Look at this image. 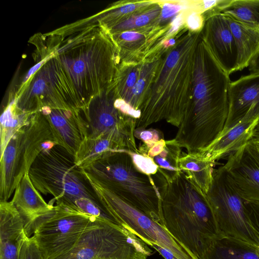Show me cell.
I'll return each instance as SVG.
<instances>
[{
    "mask_svg": "<svg viewBox=\"0 0 259 259\" xmlns=\"http://www.w3.org/2000/svg\"><path fill=\"white\" fill-rule=\"evenodd\" d=\"M42 41L45 50L52 55L44 67L57 93L70 107L82 110L113 83L120 61L104 27L51 32L44 34Z\"/></svg>",
    "mask_w": 259,
    "mask_h": 259,
    "instance_id": "obj_1",
    "label": "cell"
},
{
    "mask_svg": "<svg viewBox=\"0 0 259 259\" xmlns=\"http://www.w3.org/2000/svg\"><path fill=\"white\" fill-rule=\"evenodd\" d=\"M229 75L202 35L195 55L189 103L174 139L188 153L201 151L223 131L229 111Z\"/></svg>",
    "mask_w": 259,
    "mask_h": 259,
    "instance_id": "obj_2",
    "label": "cell"
},
{
    "mask_svg": "<svg viewBox=\"0 0 259 259\" xmlns=\"http://www.w3.org/2000/svg\"><path fill=\"white\" fill-rule=\"evenodd\" d=\"M201 31L185 25L176 44L165 51L150 88L139 110L136 128L162 120L179 127L189 101L195 55Z\"/></svg>",
    "mask_w": 259,
    "mask_h": 259,
    "instance_id": "obj_3",
    "label": "cell"
},
{
    "mask_svg": "<svg viewBox=\"0 0 259 259\" xmlns=\"http://www.w3.org/2000/svg\"><path fill=\"white\" fill-rule=\"evenodd\" d=\"M164 176L166 182L159 188L164 228L199 259L218 237L206 195L181 170L172 177Z\"/></svg>",
    "mask_w": 259,
    "mask_h": 259,
    "instance_id": "obj_4",
    "label": "cell"
},
{
    "mask_svg": "<svg viewBox=\"0 0 259 259\" xmlns=\"http://www.w3.org/2000/svg\"><path fill=\"white\" fill-rule=\"evenodd\" d=\"M28 174L41 193L83 213L123 226L105 207L74 156L57 144L42 150Z\"/></svg>",
    "mask_w": 259,
    "mask_h": 259,
    "instance_id": "obj_5",
    "label": "cell"
},
{
    "mask_svg": "<svg viewBox=\"0 0 259 259\" xmlns=\"http://www.w3.org/2000/svg\"><path fill=\"white\" fill-rule=\"evenodd\" d=\"M81 168L89 179L164 227L159 187L137 167L132 153L109 152Z\"/></svg>",
    "mask_w": 259,
    "mask_h": 259,
    "instance_id": "obj_6",
    "label": "cell"
},
{
    "mask_svg": "<svg viewBox=\"0 0 259 259\" xmlns=\"http://www.w3.org/2000/svg\"><path fill=\"white\" fill-rule=\"evenodd\" d=\"M56 145L47 120L37 111L0 155V201H8L39 153Z\"/></svg>",
    "mask_w": 259,
    "mask_h": 259,
    "instance_id": "obj_7",
    "label": "cell"
},
{
    "mask_svg": "<svg viewBox=\"0 0 259 259\" xmlns=\"http://www.w3.org/2000/svg\"><path fill=\"white\" fill-rule=\"evenodd\" d=\"M151 253L127 227L97 218L70 250L56 259H147Z\"/></svg>",
    "mask_w": 259,
    "mask_h": 259,
    "instance_id": "obj_8",
    "label": "cell"
},
{
    "mask_svg": "<svg viewBox=\"0 0 259 259\" xmlns=\"http://www.w3.org/2000/svg\"><path fill=\"white\" fill-rule=\"evenodd\" d=\"M206 197L218 237L233 238L259 246V236L250 219L245 201L235 188L223 165L214 169Z\"/></svg>",
    "mask_w": 259,
    "mask_h": 259,
    "instance_id": "obj_9",
    "label": "cell"
},
{
    "mask_svg": "<svg viewBox=\"0 0 259 259\" xmlns=\"http://www.w3.org/2000/svg\"><path fill=\"white\" fill-rule=\"evenodd\" d=\"M115 98L113 83L94 96L80 110L86 124V138L106 139L120 151L138 154L134 135L137 119L121 110Z\"/></svg>",
    "mask_w": 259,
    "mask_h": 259,
    "instance_id": "obj_10",
    "label": "cell"
},
{
    "mask_svg": "<svg viewBox=\"0 0 259 259\" xmlns=\"http://www.w3.org/2000/svg\"><path fill=\"white\" fill-rule=\"evenodd\" d=\"M97 218L56 203L36 224L32 236L44 259H56L70 250Z\"/></svg>",
    "mask_w": 259,
    "mask_h": 259,
    "instance_id": "obj_11",
    "label": "cell"
},
{
    "mask_svg": "<svg viewBox=\"0 0 259 259\" xmlns=\"http://www.w3.org/2000/svg\"><path fill=\"white\" fill-rule=\"evenodd\" d=\"M101 201L124 227L147 245L153 243L171 252L178 259H195L166 229L139 209L88 178Z\"/></svg>",
    "mask_w": 259,
    "mask_h": 259,
    "instance_id": "obj_12",
    "label": "cell"
},
{
    "mask_svg": "<svg viewBox=\"0 0 259 259\" xmlns=\"http://www.w3.org/2000/svg\"><path fill=\"white\" fill-rule=\"evenodd\" d=\"M223 166L245 201L259 202V152L253 140L229 154Z\"/></svg>",
    "mask_w": 259,
    "mask_h": 259,
    "instance_id": "obj_13",
    "label": "cell"
},
{
    "mask_svg": "<svg viewBox=\"0 0 259 259\" xmlns=\"http://www.w3.org/2000/svg\"><path fill=\"white\" fill-rule=\"evenodd\" d=\"M39 111L47 120L57 144L75 156L87 137L85 120L80 110L68 106H40Z\"/></svg>",
    "mask_w": 259,
    "mask_h": 259,
    "instance_id": "obj_14",
    "label": "cell"
},
{
    "mask_svg": "<svg viewBox=\"0 0 259 259\" xmlns=\"http://www.w3.org/2000/svg\"><path fill=\"white\" fill-rule=\"evenodd\" d=\"M201 35L225 71L229 75L237 71V48L227 17L220 12L206 16Z\"/></svg>",
    "mask_w": 259,
    "mask_h": 259,
    "instance_id": "obj_15",
    "label": "cell"
},
{
    "mask_svg": "<svg viewBox=\"0 0 259 259\" xmlns=\"http://www.w3.org/2000/svg\"><path fill=\"white\" fill-rule=\"evenodd\" d=\"M251 118L259 119V73L241 76L231 82L229 111L223 130Z\"/></svg>",
    "mask_w": 259,
    "mask_h": 259,
    "instance_id": "obj_16",
    "label": "cell"
},
{
    "mask_svg": "<svg viewBox=\"0 0 259 259\" xmlns=\"http://www.w3.org/2000/svg\"><path fill=\"white\" fill-rule=\"evenodd\" d=\"M20 215L27 237L33 234L35 226L40 219L53 208V203H47L32 184L28 172L18 183L11 201Z\"/></svg>",
    "mask_w": 259,
    "mask_h": 259,
    "instance_id": "obj_17",
    "label": "cell"
},
{
    "mask_svg": "<svg viewBox=\"0 0 259 259\" xmlns=\"http://www.w3.org/2000/svg\"><path fill=\"white\" fill-rule=\"evenodd\" d=\"M258 120L257 118L245 119L223 130L211 143L199 152L215 163L251 140Z\"/></svg>",
    "mask_w": 259,
    "mask_h": 259,
    "instance_id": "obj_18",
    "label": "cell"
},
{
    "mask_svg": "<svg viewBox=\"0 0 259 259\" xmlns=\"http://www.w3.org/2000/svg\"><path fill=\"white\" fill-rule=\"evenodd\" d=\"M26 237L22 219L11 201H0V259H18Z\"/></svg>",
    "mask_w": 259,
    "mask_h": 259,
    "instance_id": "obj_19",
    "label": "cell"
},
{
    "mask_svg": "<svg viewBox=\"0 0 259 259\" xmlns=\"http://www.w3.org/2000/svg\"><path fill=\"white\" fill-rule=\"evenodd\" d=\"M156 1H122L112 4L90 18L73 23L77 29L100 25L108 30L133 15L152 5Z\"/></svg>",
    "mask_w": 259,
    "mask_h": 259,
    "instance_id": "obj_20",
    "label": "cell"
},
{
    "mask_svg": "<svg viewBox=\"0 0 259 259\" xmlns=\"http://www.w3.org/2000/svg\"><path fill=\"white\" fill-rule=\"evenodd\" d=\"M138 150L139 153L150 158L165 176L172 177L180 171L181 148L174 139H162L151 144L142 143Z\"/></svg>",
    "mask_w": 259,
    "mask_h": 259,
    "instance_id": "obj_21",
    "label": "cell"
},
{
    "mask_svg": "<svg viewBox=\"0 0 259 259\" xmlns=\"http://www.w3.org/2000/svg\"><path fill=\"white\" fill-rule=\"evenodd\" d=\"M199 259H259V246L233 238L218 237Z\"/></svg>",
    "mask_w": 259,
    "mask_h": 259,
    "instance_id": "obj_22",
    "label": "cell"
},
{
    "mask_svg": "<svg viewBox=\"0 0 259 259\" xmlns=\"http://www.w3.org/2000/svg\"><path fill=\"white\" fill-rule=\"evenodd\" d=\"M227 18L237 48V71L241 70L249 66L259 51V30Z\"/></svg>",
    "mask_w": 259,
    "mask_h": 259,
    "instance_id": "obj_23",
    "label": "cell"
},
{
    "mask_svg": "<svg viewBox=\"0 0 259 259\" xmlns=\"http://www.w3.org/2000/svg\"><path fill=\"white\" fill-rule=\"evenodd\" d=\"M215 163L200 152L182 153L179 168L206 195L212 182Z\"/></svg>",
    "mask_w": 259,
    "mask_h": 259,
    "instance_id": "obj_24",
    "label": "cell"
},
{
    "mask_svg": "<svg viewBox=\"0 0 259 259\" xmlns=\"http://www.w3.org/2000/svg\"><path fill=\"white\" fill-rule=\"evenodd\" d=\"M35 114V113H34ZM34 114L24 112L16 106L14 96L9 98L1 116V154L12 137L25 125Z\"/></svg>",
    "mask_w": 259,
    "mask_h": 259,
    "instance_id": "obj_25",
    "label": "cell"
},
{
    "mask_svg": "<svg viewBox=\"0 0 259 259\" xmlns=\"http://www.w3.org/2000/svg\"><path fill=\"white\" fill-rule=\"evenodd\" d=\"M220 13L253 29L259 30V0H230Z\"/></svg>",
    "mask_w": 259,
    "mask_h": 259,
    "instance_id": "obj_26",
    "label": "cell"
},
{
    "mask_svg": "<svg viewBox=\"0 0 259 259\" xmlns=\"http://www.w3.org/2000/svg\"><path fill=\"white\" fill-rule=\"evenodd\" d=\"M161 1L152 5L116 24L108 31L110 34L127 30H136L150 26H159L158 20L161 11Z\"/></svg>",
    "mask_w": 259,
    "mask_h": 259,
    "instance_id": "obj_27",
    "label": "cell"
},
{
    "mask_svg": "<svg viewBox=\"0 0 259 259\" xmlns=\"http://www.w3.org/2000/svg\"><path fill=\"white\" fill-rule=\"evenodd\" d=\"M120 151L112 142L103 139L86 138L81 143L74 156L77 166L83 167L107 153Z\"/></svg>",
    "mask_w": 259,
    "mask_h": 259,
    "instance_id": "obj_28",
    "label": "cell"
},
{
    "mask_svg": "<svg viewBox=\"0 0 259 259\" xmlns=\"http://www.w3.org/2000/svg\"><path fill=\"white\" fill-rule=\"evenodd\" d=\"M192 1H161V11L158 24L160 26L169 24L174 17L190 7Z\"/></svg>",
    "mask_w": 259,
    "mask_h": 259,
    "instance_id": "obj_29",
    "label": "cell"
},
{
    "mask_svg": "<svg viewBox=\"0 0 259 259\" xmlns=\"http://www.w3.org/2000/svg\"><path fill=\"white\" fill-rule=\"evenodd\" d=\"M18 259H44L34 237H26L20 247Z\"/></svg>",
    "mask_w": 259,
    "mask_h": 259,
    "instance_id": "obj_30",
    "label": "cell"
},
{
    "mask_svg": "<svg viewBox=\"0 0 259 259\" xmlns=\"http://www.w3.org/2000/svg\"><path fill=\"white\" fill-rule=\"evenodd\" d=\"M133 160L138 168L151 176L158 172V167L149 157L140 153H132Z\"/></svg>",
    "mask_w": 259,
    "mask_h": 259,
    "instance_id": "obj_31",
    "label": "cell"
},
{
    "mask_svg": "<svg viewBox=\"0 0 259 259\" xmlns=\"http://www.w3.org/2000/svg\"><path fill=\"white\" fill-rule=\"evenodd\" d=\"M134 135L135 138L146 144H153L164 139L163 133L158 129L137 128Z\"/></svg>",
    "mask_w": 259,
    "mask_h": 259,
    "instance_id": "obj_32",
    "label": "cell"
},
{
    "mask_svg": "<svg viewBox=\"0 0 259 259\" xmlns=\"http://www.w3.org/2000/svg\"><path fill=\"white\" fill-rule=\"evenodd\" d=\"M245 205L251 222L259 236V202L245 201Z\"/></svg>",
    "mask_w": 259,
    "mask_h": 259,
    "instance_id": "obj_33",
    "label": "cell"
},
{
    "mask_svg": "<svg viewBox=\"0 0 259 259\" xmlns=\"http://www.w3.org/2000/svg\"><path fill=\"white\" fill-rule=\"evenodd\" d=\"M148 245L157 250L165 259H178L171 252L158 245L149 243Z\"/></svg>",
    "mask_w": 259,
    "mask_h": 259,
    "instance_id": "obj_34",
    "label": "cell"
},
{
    "mask_svg": "<svg viewBox=\"0 0 259 259\" xmlns=\"http://www.w3.org/2000/svg\"><path fill=\"white\" fill-rule=\"evenodd\" d=\"M248 67L250 73H259V51L250 61Z\"/></svg>",
    "mask_w": 259,
    "mask_h": 259,
    "instance_id": "obj_35",
    "label": "cell"
},
{
    "mask_svg": "<svg viewBox=\"0 0 259 259\" xmlns=\"http://www.w3.org/2000/svg\"><path fill=\"white\" fill-rule=\"evenodd\" d=\"M258 145H259V140L258 141H254Z\"/></svg>",
    "mask_w": 259,
    "mask_h": 259,
    "instance_id": "obj_36",
    "label": "cell"
},
{
    "mask_svg": "<svg viewBox=\"0 0 259 259\" xmlns=\"http://www.w3.org/2000/svg\"><path fill=\"white\" fill-rule=\"evenodd\" d=\"M256 143V142H255ZM257 148H258V152H259V145H258L257 143Z\"/></svg>",
    "mask_w": 259,
    "mask_h": 259,
    "instance_id": "obj_37",
    "label": "cell"
}]
</instances>
